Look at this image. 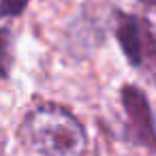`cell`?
I'll return each instance as SVG.
<instances>
[{"label":"cell","instance_id":"obj_1","mask_svg":"<svg viewBox=\"0 0 156 156\" xmlns=\"http://www.w3.org/2000/svg\"><path fill=\"white\" fill-rule=\"evenodd\" d=\"M22 143L41 156H77L86 147L81 122L60 105H39L22 122Z\"/></svg>","mask_w":156,"mask_h":156},{"label":"cell","instance_id":"obj_2","mask_svg":"<svg viewBox=\"0 0 156 156\" xmlns=\"http://www.w3.org/2000/svg\"><path fill=\"white\" fill-rule=\"evenodd\" d=\"M115 39L128 62L143 71L147 79L156 81V32L145 17L130 13H115Z\"/></svg>","mask_w":156,"mask_h":156},{"label":"cell","instance_id":"obj_3","mask_svg":"<svg viewBox=\"0 0 156 156\" xmlns=\"http://www.w3.org/2000/svg\"><path fill=\"white\" fill-rule=\"evenodd\" d=\"M120 101L126 115V128H124L126 139L156 152V124H154L147 96L137 86L128 83V86H122Z\"/></svg>","mask_w":156,"mask_h":156},{"label":"cell","instance_id":"obj_4","mask_svg":"<svg viewBox=\"0 0 156 156\" xmlns=\"http://www.w3.org/2000/svg\"><path fill=\"white\" fill-rule=\"evenodd\" d=\"M13 62V39L7 26L0 28V79H7Z\"/></svg>","mask_w":156,"mask_h":156},{"label":"cell","instance_id":"obj_5","mask_svg":"<svg viewBox=\"0 0 156 156\" xmlns=\"http://www.w3.org/2000/svg\"><path fill=\"white\" fill-rule=\"evenodd\" d=\"M28 0H0V17H17L24 13Z\"/></svg>","mask_w":156,"mask_h":156},{"label":"cell","instance_id":"obj_6","mask_svg":"<svg viewBox=\"0 0 156 156\" xmlns=\"http://www.w3.org/2000/svg\"><path fill=\"white\" fill-rule=\"evenodd\" d=\"M141 2L145 7H150V9H156V0H141Z\"/></svg>","mask_w":156,"mask_h":156}]
</instances>
